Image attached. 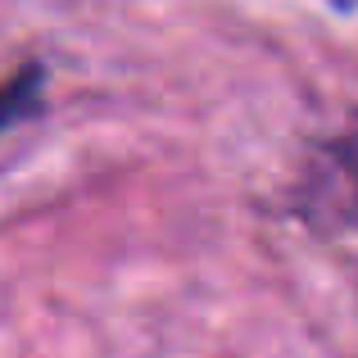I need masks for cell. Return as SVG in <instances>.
I'll return each mask as SVG.
<instances>
[{"mask_svg": "<svg viewBox=\"0 0 358 358\" xmlns=\"http://www.w3.org/2000/svg\"><path fill=\"white\" fill-rule=\"evenodd\" d=\"M317 159H322V173H313V177L341 186V195H327L322 200V204H331V209L317 213V222L336 218V222H354L358 227V141H331V145L317 150Z\"/></svg>", "mask_w": 358, "mask_h": 358, "instance_id": "6da1fadb", "label": "cell"}, {"mask_svg": "<svg viewBox=\"0 0 358 358\" xmlns=\"http://www.w3.org/2000/svg\"><path fill=\"white\" fill-rule=\"evenodd\" d=\"M45 82H50V73L41 59H23L9 78H0V136L45 109Z\"/></svg>", "mask_w": 358, "mask_h": 358, "instance_id": "7a4b0ae2", "label": "cell"}]
</instances>
